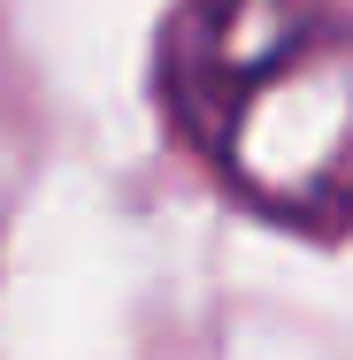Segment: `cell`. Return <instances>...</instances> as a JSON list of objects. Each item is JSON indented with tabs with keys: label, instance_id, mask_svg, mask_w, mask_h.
<instances>
[{
	"label": "cell",
	"instance_id": "6da1fadb",
	"mask_svg": "<svg viewBox=\"0 0 353 360\" xmlns=\"http://www.w3.org/2000/svg\"><path fill=\"white\" fill-rule=\"evenodd\" d=\"M208 161L269 222L315 230V238L353 230V31L346 23H323L299 54H284L230 108Z\"/></svg>",
	"mask_w": 353,
	"mask_h": 360
},
{
	"label": "cell",
	"instance_id": "7a4b0ae2",
	"mask_svg": "<svg viewBox=\"0 0 353 360\" xmlns=\"http://www.w3.org/2000/svg\"><path fill=\"white\" fill-rule=\"evenodd\" d=\"M330 23L323 0H185L161 31V100L185 146L208 153L230 108Z\"/></svg>",
	"mask_w": 353,
	"mask_h": 360
}]
</instances>
